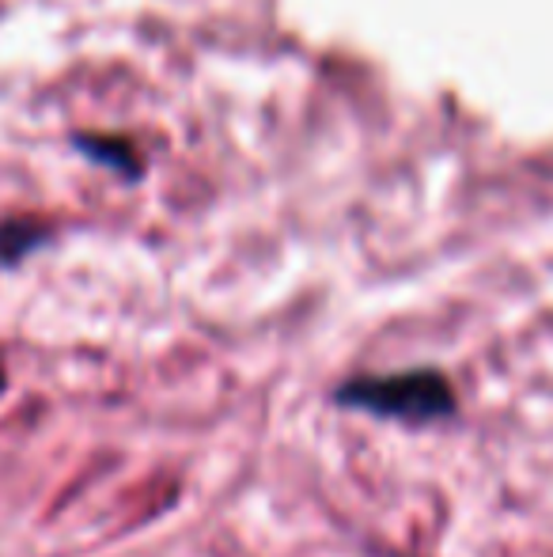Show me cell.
<instances>
[{
    "label": "cell",
    "instance_id": "obj_1",
    "mask_svg": "<svg viewBox=\"0 0 553 557\" xmlns=\"http://www.w3.org/2000/svg\"><path fill=\"white\" fill-rule=\"evenodd\" d=\"M334 406L361 410L410 429L440 425L458 413V398L440 368H406L387 375H353L334 391Z\"/></svg>",
    "mask_w": 553,
    "mask_h": 557
}]
</instances>
